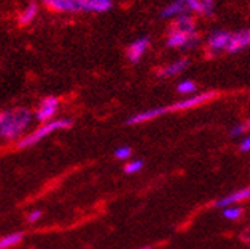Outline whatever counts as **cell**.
<instances>
[{
  "label": "cell",
  "mask_w": 250,
  "mask_h": 249,
  "mask_svg": "<svg viewBox=\"0 0 250 249\" xmlns=\"http://www.w3.org/2000/svg\"><path fill=\"white\" fill-rule=\"evenodd\" d=\"M131 156V148L124 145V147H119L115 150V158L119 159V160H127L128 158Z\"/></svg>",
  "instance_id": "obj_21"
},
{
  "label": "cell",
  "mask_w": 250,
  "mask_h": 249,
  "mask_svg": "<svg viewBox=\"0 0 250 249\" xmlns=\"http://www.w3.org/2000/svg\"><path fill=\"white\" fill-rule=\"evenodd\" d=\"M39 14V5L35 2H29L26 6H24L20 12H19V17H17V22L20 26H26V24L32 23L34 19Z\"/></svg>",
  "instance_id": "obj_15"
},
{
  "label": "cell",
  "mask_w": 250,
  "mask_h": 249,
  "mask_svg": "<svg viewBox=\"0 0 250 249\" xmlns=\"http://www.w3.org/2000/svg\"><path fill=\"white\" fill-rule=\"evenodd\" d=\"M246 130H247V126H246V124H238V126H235V127L230 129L229 135L232 136V138H236V136H241Z\"/></svg>",
  "instance_id": "obj_22"
},
{
  "label": "cell",
  "mask_w": 250,
  "mask_h": 249,
  "mask_svg": "<svg viewBox=\"0 0 250 249\" xmlns=\"http://www.w3.org/2000/svg\"><path fill=\"white\" fill-rule=\"evenodd\" d=\"M168 31L182 32V34H194V32H197V24H195V20L192 16L183 14V16L172 19V23L168 28Z\"/></svg>",
  "instance_id": "obj_8"
},
{
  "label": "cell",
  "mask_w": 250,
  "mask_h": 249,
  "mask_svg": "<svg viewBox=\"0 0 250 249\" xmlns=\"http://www.w3.org/2000/svg\"><path fill=\"white\" fill-rule=\"evenodd\" d=\"M31 121L32 113L26 107L2 110V113H0V136L6 141L19 139L29 127Z\"/></svg>",
  "instance_id": "obj_1"
},
{
  "label": "cell",
  "mask_w": 250,
  "mask_h": 249,
  "mask_svg": "<svg viewBox=\"0 0 250 249\" xmlns=\"http://www.w3.org/2000/svg\"><path fill=\"white\" fill-rule=\"evenodd\" d=\"M73 2H75V5H77L78 11H85V8H87V5H89L90 0H73Z\"/></svg>",
  "instance_id": "obj_25"
},
{
  "label": "cell",
  "mask_w": 250,
  "mask_h": 249,
  "mask_svg": "<svg viewBox=\"0 0 250 249\" xmlns=\"http://www.w3.org/2000/svg\"><path fill=\"white\" fill-rule=\"evenodd\" d=\"M113 6L111 0H90L89 5H87L85 11L87 12H96V14H101V12H107Z\"/></svg>",
  "instance_id": "obj_16"
},
{
  "label": "cell",
  "mask_w": 250,
  "mask_h": 249,
  "mask_svg": "<svg viewBox=\"0 0 250 249\" xmlns=\"http://www.w3.org/2000/svg\"><path fill=\"white\" fill-rule=\"evenodd\" d=\"M246 126H247V129H250V119L247 121V124H246Z\"/></svg>",
  "instance_id": "obj_26"
},
{
  "label": "cell",
  "mask_w": 250,
  "mask_h": 249,
  "mask_svg": "<svg viewBox=\"0 0 250 249\" xmlns=\"http://www.w3.org/2000/svg\"><path fill=\"white\" fill-rule=\"evenodd\" d=\"M183 14H189V8H188L186 0H174V2L168 3L160 12L162 19H176Z\"/></svg>",
  "instance_id": "obj_10"
},
{
  "label": "cell",
  "mask_w": 250,
  "mask_h": 249,
  "mask_svg": "<svg viewBox=\"0 0 250 249\" xmlns=\"http://www.w3.org/2000/svg\"><path fill=\"white\" fill-rule=\"evenodd\" d=\"M247 199H250V186H247V188H241L238 191L230 193L228 196L218 199V201L215 202V206L217 208H226L229 205H235L236 202H244V201H247Z\"/></svg>",
  "instance_id": "obj_13"
},
{
  "label": "cell",
  "mask_w": 250,
  "mask_h": 249,
  "mask_svg": "<svg viewBox=\"0 0 250 249\" xmlns=\"http://www.w3.org/2000/svg\"><path fill=\"white\" fill-rule=\"evenodd\" d=\"M189 12L202 17H210L214 14V0H186Z\"/></svg>",
  "instance_id": "obj_11"
},
{
  "label": "cell",
  "mask_w": 250,
  "mask_h": 249,
  "mask_svg": "<svg viewBox=\"0 0 250 249\" xmlns=\"http://www.w3.org/2000/svg\"><path fill=\"white\" fill-rule=\"evenodd\" d=\"M149 39L148 37H141V39H137L136 42H133L128 47H127V58L131 61V63H137L144 55L145 52L148 51L149 47Z\"/></svg>",
  "instance_id": "obj_9"
},
{
  "label": "cell",
  "mask_w": 250,
  "mask_h": 249,
  "mask_svg": "<svg viewBox=\"0 0 250 249\" xmlns=\"http://www.w3.org/2000/svg\"><path fill=\"white\" fill-rule=\"evenodd\" d=\"M200 45V35L198 32L194 34H182L168 31L167 34V46L169 47H179V49H195Z\"/></svg>",
  "instance_id": "obj_5"
},
{
  "label": "cell",
  "mask_w": 250,
  "mask_h": 249,
  "mask_svg": "<svg viewBox=\"0 0 250 249\" xmlns=\"http://www.w3.org/2000/svg\"><path fill=\"white\" fill-rule=\"evenodd\" d=\"M23 239V232H12L8 235H3L0 239V249H11L16 245H19Z\"/></svg>",
  "instance_id": "obj_17"
},
{
  "label": "cell",
  "mask_w": 250,
  "mask_h": 249,
  "mask_svg": "<svg viewBox=\"0 0 250 249\" xmlns=\"http://www.w3.org/2000/svg\"><path fill=\"white\" fill-rule=\"evenodd\" d=\"M142 167H144V162H142V160L136 159V160H131V162H128L127 165H125L124 171L127 173V174H134V173H137V171H141Z\"/></svg>",
  "instance_id": "obj_20"
},
{
  "label": "cell",
  "mask_w": 250,
  "mask_h": 249,
  "mask_svg": "<svg viewBox=\"0 0 250 249\" xmlns=\"http://www.w3.org/2000/svg\"><path fill=\"white\" fill-rule=\"evenodd\" d=\"M58 110V99L55 96H46L42 99V103L35 112V119L39 122H49L52 121V118L55 116Z\"/></svg>",
  "instance_id": "obj_6"
},
{
  "label": "cell",
  "mask_w": 250,
  "mask_h": 249,
  "mask_svg": "<svg viewBox=\"0 0 250 249\" xmlns=\"http://www.w3.org/2000/svg\"><path fill=\"white\" fill-rule=\"evenodd\" d=\"M43 5L55 12H77L78 8L73 0H42Z\"/></svg>",
  "instance_id": "obj_14"
},
{
  "label": "cell",
  "mask_w": 250,
  "mask_h": 249,
  "mask_svg": "<svg viewBox=\"0 0 250 249\" xmlns=\"http://www.w3.org/2000/svg\"><path fill=\"white\" fill-rule=\"evenodd\" d=\"M230 37H232V32H229V31H224V29L212 31L209 34V37H208V42H206L208 55L209 57H217L221 52L228 51Z\"/></svg>",
  "instance_id": "obj_3"
},
{
  "label": "cell",
  "mask_w": 250,
  "mask_h": 249,
  "mask_svg": "<svg viewBox=\"0 0 250 249\" xmlns=\"http://www.w3.org/2000/svg\"><path fill=\"white\" fill-rule=\"evenodd\" d=\"M197 91V84L191 80H185L177 84V92L182 95H191Z\"/></svg>",
  "instance_id": "obj_19"
},
{
  "label": "cell",
  "mask_w": 250,
  "mask_h": 249,
  "mask_svg": "<svg viewBox=\"0 0 250 249\" xmlns=\"http://www.w3.org/2000/svg\"><path fill=\"white\" fill-rule=\"evenodd\" d=\"M72 119H52L49 122H44L39 129H35L32 133L23 136L21 139H19L17 147L19 148H29L35 144H39L42 139H44L46 136H49L51 133L57 132V130H64V129H70L72 127Z\"/></svg>",
  "instance_id": "obj_2"
},
{
  "label": "cell",
  "mask_w": 250,
  "mask_h": 249,
  "mask_svg": "<svg viewBox=\"0 0 250 249\" xmlns=\"http://www.w3.org/2000/svg\"><path fill=\"white\" fill-rule=\"evenodd\" d=\"M217 96V92H202L198 95H191L185 99H180V101L174 103L171 106H167V113L168 112H180V110H189L194 109L197 106H202L210 99H214Z\"/></svg>",
  "instance_id": "obj_4"
},
{
  "label": "cell",
  "mask_w": 250,
  "mask_h": 249,
  "mask_svg": "<svg viewBox=\"0 0 250 249\" xmlns=\"http://www.w3.org/2000/svg\"><path fill=\"white\" fill-rule=\"evenodd\" d=\"M142 249H151V246H145V248H142Z\"/></svg>",
  "instance_id": "obj_27"
},
{
  "label": "cell",
  "mask_w": 250,
  "mask_h": 249,
  "mask_svg": "<svg viewBox=\"0 0 250 249\" xmlns=\"http://www.w3.org/2000/svg\"><path fill=\"white\" fill-rule=\"evenodd\" d=\"M40 219H42V211H40V209L32 211V213L28 216V222H29V223H37Z\"/></svg>",
  "instance_id": "obj_23"
},
{
  "label": "cell",
  "mask_w": 250,
  "mask_h": 249,
  "mask_svg": "<svg viewBox=\"0 0 250 249\" xmlns=\"http://www.w3.org/2000/svg\"><path fill=\"white\" fill-rule=\"evenodd\" d=\"M188 66H189V60H188V58H180V60L172 61V63H169V65L164 66L162 69H159L157 75L164 77V78L176 77V75H179V73L185 72Z\"/></svg>",
  "instance_id": "obj_12"
},
{
  "label": "cell",
  "mask_w": 250,
  "mask_h": 249,
  "mask_svg": "<svg viewBox=\"0 0 250 249\" xmlns=\"http://www.w3.org/2000/svg\"><path fill=\"white\" fill-rule=\"evenodd\" d=\"M241 214H243V208L236 205H229L226 208H223V217L228 220H236L241 217Z\"/></svg>",
  "instance_id": "obj_18"
},
{
  "label": "cell",
  "mask_w": 250,
  "mask_h": 249,
  "mask_svg": "<svg viewBox=\"0 0 250 249\" xmlns=\"http://www.w3.org/2000/svg\"><path fill=\"white\" fill-rule=\"evenodd\" d=\"M240 150L243 153H249L250 152V136H247V138H244L241 142H240Z\"/></svg>",
  "instance_id": "obj_24"
},
{
  "label": "cell",
  "mask_w": 250,
  "mask_h": 249,
  "mask_svg": "<svg viewBox=\"0 0 250 249\" xmlns=\"http://www.w3.org/2000/svg\"><path fill=\"white\" fill-rule=\"evenodd\" d=\"M249 46H250V28L249 29H240L236 32H232V37H230V42H229L226 52L236 54V52L244 51V49Z\"/></svg>",
  "instance_id": "obj_7"
}]
</instances>
